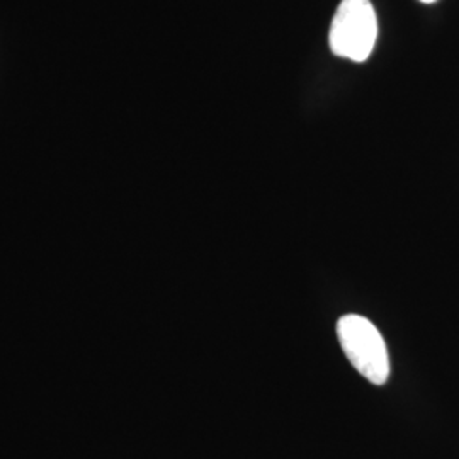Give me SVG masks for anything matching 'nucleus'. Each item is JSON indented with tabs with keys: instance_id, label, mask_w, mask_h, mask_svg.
<instances>
[{
	"instance_id": "1",
	"label": "nucleus",
	"mask_w": 459,
	"mask_h": 459,
	"mask_svg": "<svg viewBox=\"0 0 459 459\" xmlns=\"http://www.w3.org/2000/svg\"><path fill=\"white\" fill-rule=\"evenodd\" d=\"M339 344L352 368L373 385H385L390 377V356L377 325L361 315L349 313L337 322Z\"/></svg>"
},
{
	"instance_id": "2",
	"label": "nucleus",
	"mask_w": 459,
	"mask_h": 459,
	"mask_svg": "<svg viewBox=\"0 0 459 459\" xmlns=\"http://www.w3.org/2000/svg\"><path fill=\"white\" fill-rule=\"evenodd\" d=\"M377 17L371 0H342L333 14L328 45L335 56L366 62L377 45Z\"/></svg>"
},
{
	"instance_id": "3",
	"label": "nucleus",
	"mask_w": 459,
	"mask_h": 459,
	"mask_svg": "<svg viewBox=\"0 0 459 459\" xmlns=\"http://www.w3.org/2000/svg\"><path fill=\"white\" fill-rule=\"evenodd\" d=\"M420 2H424V4H432V2H436V0H420Z\"/></svg>"
}]
</instances>
